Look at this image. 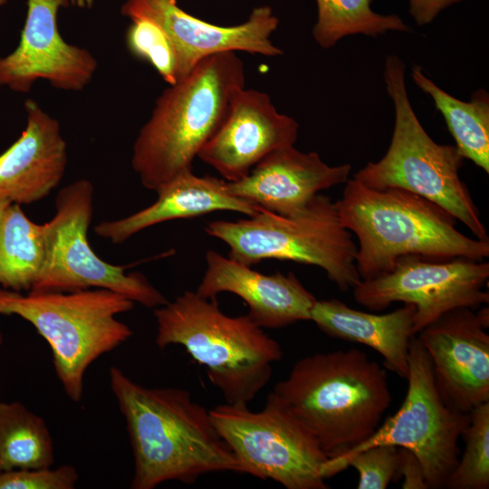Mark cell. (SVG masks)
Masks as SVG:
<instances>
[{
	"instance_id": "1",
	"label": "cell",
	"mask_w": 489,
	"mask_h": 489,
	"mask_svg": "<svg viewBox=\"0 0 489 489\" xmlns=\"http://www.w3.org/2000/svg\"><path fill=\"white\" fill-rule=\"evenodd\" d=\"M109 377L132 448L130 488L153 489L168 481L193 484L209 473L244 474L210 411L188 390L147 388L117 367H110Z\"/></svg>"
},
{
	"instance_id": "2",
	"label": "cell",
	"mask_w": 489,
	"mask_h": 489,
	"mask_svg": "<svg viewBox=\"0 0 489 489\" xmlns=\"http://www.w3.org/2000/svg\"><path fill=\"white\" fill-rule=\"evenodd\" d=\"M271 393L328 460L371 436L392 400L386 369L357 349L300 359Z\"/></svg>"
},
{
	"instance_id": "3",
	"label": "cell",
	"mask_w": 489,
	"mask_h": 489,
	"mask_svg": "<svg viewBox=\"0 0 489 489\" xmlns=\"http://www.w3.org/2000/svg\"><path fill=\"white\" fill-rule=\"evenodd\" d=\"M245 72L235 52L208 56L156 101L132 149L131 166L144 187L157 191L192 162L225 120Z\"/></svg>"
},
{
	"instance_id": "4",
	"label": "cell",
	"mask_w": 489,
	"mask_h": 489,
	"mask_svg": "<svg viewBox=\"0 0 489 489\" xmlns=\"http://www.w3.org/2000/svg\"><path fill=\"white\" fill-rule=\"evenodd\" d=\"M345 184L335 203L342 225L358 238L356 266L362 281L388 273L408 254L478 261L489 256V241L463 235L456 218L437 204L398 187L375 189L355 178Z\"/></svg>"
},
{
	"instance_id": "5",
	"label": "cell",
	"mask_w": 489,
	"mask_h": 489,
	"mask_svg": "<svg viewBox=\"0 0 489 489\" xmlns=\"http://www.w3.org/2000/svg\"><path fill=\"white\" fill-rule=\"evenodd\" d=\"M159 349L180 345L200 365L227 404H248L268 384L280 344L248 315L228 316L216 298L185 291L154 309Z\"/></svg>"
},
{
	"instance_id": "6",
	"label": "cell",
	"mask_w": 489,
	"mask_h": 489,
	"mask_svg": "<svg viewBox=\"0 0 489 489\" xmlns=\"http://www.w3.org/2000/svg\"><path fill=\"white\" fill-rule=\"evenodd\" d=\"M405 63L395 54L386 58L384 81L395 109L390 145L384 157L369 162L353 178L375 189L398 187L445 208L475 238L489 241L470 191L460 178L464 158L455 146L435 142L426 132L410 103Z\"/></svg>"
},
{
	"instance_id": "7",
	"label": "cell",
	"mask_w": 489,
	"mask_h": 489,
	"mask_svg": "<svg viewBox=\"0 0 489 489\" xmlns=\"http://www.w3.org/2000/svg\"><path fill=\"white\" fill-rule=\"evenodd\" d=\"M134 303L103 288L25 295L0 288V314L27 321L48 342L56 376L74 402L82 398L88 368L132 336L116 316L131 311Z\"/></svg>"
},
{
	"instance_id": "8",
	"label": "cell",
	"mask_w": 489,
	"mask_h": 489,
	"mask_svg": "<svg viewBox=\"0 0 489 489\" xmlns=\"http://www.w3.org/2000/svg\"><path fill=\"white\" fill-rule=\"evenodd\" d=\"M205 231L228 246L229 258L247 266L269 259L315 265L341 292L361 281L351 233L342 225L336 203L321 194L293 216L262 208L248 218L212 221Z\"/></svg>"
},
{
	"instance_id": "9",
	"label": "cell",
	"mask_w": 489,
	"mask_h": 489,
	"mask_svg": "<svg viewBox=\"0 0 489 489\" xmlns=\"http://www.w3.org/2000/svg\"><path fill=\"white\" fill-rule=\"evenodd\" d=\"M408 390L399 409L368 439L321 469L329 479L347 468L359 452L378 445L412 451L419 459L428 488H446L459 459L458 441L468 426L469 414L447 407L435 384L430 357L417 336L409 345Z\"/></svg>"
},
{
	"instance_id": "10",
	"label": "cell",
	"mask_w": 489,
	"mask_h": 489,
	"mask_svg": "<svg viewBox=\"0 0 489 489\" xmlns=\"http://www.w3.org/2000/svg\"><path fill=\"white\" fill-rule=\"evenodd\" d=\"M210 415L244 474L277 482L286 489H327L328 461L315 437L269 393L264 408L223 404Z\"/></svg>"
},
{
	"instance_id": "11",
	"label": "cell",
	"mask_w": 489,
	"mask_h": 489,
	"mask_svg": "<svg viewBox=\"0 0 489 489\" xmlns=\"http://www.w3.org/2000/svg\"><path fill=\"white\" fill-rule=\"evenodd\" d=\"M94 188L78 179L56 196V213L44 223L46 258L29 292H74L103 288L120 293L147 308L166 304V297L140 273H127L126 266L110 264L92 250L88 230L93 213Z\"/></svg>"
},
{
	"instance_id": "12",
	"label": "cell",
	"mask_w": 489,
	"mask_h": 489,
	"mask_svg": "<svg viewBox=\"0 0 489 489\" xmlns=\"http://www.w3.org/2000/svg\"><path fill=\"white\" fill-rule=\"evenodd\" d=\"M488 279L489 264L484 260L408 254L398 258L388 273L361 280L352 291L359 304L374 312L396 302L415 305L417 335L451 310L488 304Z\"/></svg>"
},
{
	"instance_id": "13",
	"label": "cell",
	"mask_w": 489,
	"mask_h": 489,
	"mask_svg": "<svg viewBox=\"0 0 489 489\" xmlns=\"http://www.w3.org/2000/svg\"><path fill=\"white\" fill-rule=\"evenodd\" d=\"M489 310L461 307L426 326L418 338L433 367L436 387L450 408L469 414L489 402Z\"/></svg>"
},
{
	"instance_id": "14",
	"label": "cell",
	"mask_w": 489,
	"mask_h": 489,
	"mask_svg": "<svg viewBox=\"0 0 489 489\" xmlns=\"http://www.w3.org/2000/svg\"><path fill=\"white\" fill-rule=\"evenodd\" d=\"M70 0H27V14L15 50L0 58V86L28 92L39 79L62 90L80 91L90 82L98 62L85 48L62 37L57 23Z\"/></svg>"
},
{
	"instance_id": "15",
	"label": "cell",
	"mask_w": 489,
	"mask_h": 489,
	"mask_svg": "<svg viewBox=\"0 0 489 489\" xmlns=\"http://www.w3.org/2000/svg\"><path fill=\"white\" fill-rule=\"evenodd\" d=\"M120 13L129 19L147 17L164 30L176 49L180 79L201 60L219 53L283 54L271 39L279 19L268 5L254 8L244 22L228 26L196 17L180 8L176 0H127Z\"/></svg>"
},
{
	"instance_id": "16",
	"label": "cell",
	"mask_w": 489,
	"mask_h": 489,
	"mask_svg": "<svg viewBox=\"0 0 489 489\" xmlns=\"http://www.w3.org/2000/svg\"><path fill=\"white\" fill-rule=\"evenodd\" d=\"M298 130L297 121L280 113L267 93L244 87L197 158L225 181L235 182L270 153L294 145Z\"/></svg>"
},
{
	"instance_id": "17",
	"label": "cell",
	"mask_w": 489,
	"mask_h": 489,
	"mask_svg": "<svg viewBox=\"0 0 489 489\" xmlns=\"http://www.w3.org/2000/svg\"><path fill=\"white\" fill-rule=\"evenodd\" d=\"M350 171V164L329 166L317 152H302L292 145L270 153L245 177L226 181V187L235 197L290 216L321 190L345 184Z\"/></svg>"
},
{
	"instance_id": "18",
	"label": "cell",
	"mask_w": 489,
	"mask_h": 489,
	"mask_svg": "<svg viewBox=\"0 0 489 489\" xmlns=\"http://www.w3.org/2000/svg\"><path fill=\"white\" fill-rule=\"evenodd\" d=\"M206 269L196 292L216 298L231 292L244 301L248 317L259 327L278 329L310 321L315 296L289 272L264 274L214 250L206 253Z\"/></svg>"
},
{
	"instance_id": "19",
	"label": "cell",
	"mask_w": 489,
	"mask_h": 489,
	"mask_svg": "<svg viewBox=\"0 0 489 489\" xmlns=\"http://www.w3.org/2000/svg\"><path fill=\"white\" fill-rule=\"evenodd\" d=\"M25 129L0 155V201L29 205L49 196L67 166V145L59 121L34 100L24 103Z\"/></svg>"
},
{
	"instance_id": "20",
	"label": "cell",
	"mask_w": 489,
	"mask_h": 489,
	"mask_svg": "<svg viewBox=\"0 0 489 489\" xmlns=\"http://www.w3.org/2000/svg\"><path fill=\"white\" fill-rule=\"evenodd\" d=\"M157 200L132 215L117 220L102 221L94 233L114 244H120L137 233L155 225L175 219L202 216L215 211H233L247 216L262 208L231 195L225 179L192 170L184 172L160 187Z\"/></svg>"
},
{
	"instance_id": "21",
	"label": "cell",
	"mask_w": 489,
	"mask_h": 489,
	"mask_svg": "<svg viewBox=\"0 0 489 489\" xmlns=\"http://www.w3.org/2000/svg\"><path fill=\"white\" fill-rule=\"evenodd\" d=\"M416 307L404 303L385 314L355 310L337 299L316 300L310 321L325 334L364 344L380 354L386 367L403 379L409 371Z\"/></svg>"
},
{
	"instance_id": "22",
	"label": "cell",
	"mask_w": 489,
	"mask_h": 489,
	"mask_svg": "<svg viewBox=\"0 0 489 489\" xmlns=\"http://www.w3.org/2000/svg\"><path fill=\"white\" fill-rule=\"evenodd\" d=\"M411 77L416 85L433 100L443 115L455 147L464 158L489 172V95L484 90L473 92L469 101H460L439 88L422 67L414 65Z\"/></svg>"
},
{
	"instance_id": "23",
	"label": "cell",
	"mask_w": 489,
	"mask_h": 489,
	"mask_svg": "<svg viewBox=\"0 0 489 489\" xmlns=\"http://www.w3.org/2000/svg\"><path fill=\"white\" fill-rule=\"evenodd\" d=\"M44 224L32 221L20 205L10 204L0 223V285L29 292L38 280L46 258Z\"/></svg>"
},
{
	"instance_id": "24",
	"label": "cell",
	"mask_w": 489,
	"mask_h": 489,
	"mask_svg": "<svg viewBox=\"0 0 489 489\" xmlns=\"http://www.w3.org/2000/svg\"><path fill=\"white\" fill-rule=\"evenodd\" d=\"M53 462V440L44 419L20 402H0V473L50 467Z\"/></svg>"
},
{
	"instance_id": "25",
	"label": "cell",
	"mask_w": 489,
	"mask_h": 489,
	"mask_svg": "<svg viewBox=\"0 0 489 489\" xmlns=\"http://www.w3.org/2000/svg\"><path fill=\"white\" fill-rule=\"evenodd\" d=\"M317 20L312 34L323 49L342 38L364 34L377 37L388 31L408 33L410 28L397 14H382L371 8L372 0H315Z\"/></svg>"
},
{
	"instance_id": "26",
	"label": "cell",
	"mask_w": 489,
	"mask_h": 489,
	"mask_svg": "<svg viewBox=\"0 0 489 489\" xmlns=\"http://www.w3.org/2000/svg\"><path fill=\"white\" fill-rule=\"evenodd\" d=\"M463 436L465 448L450 475L446 488H489V402L469 412V423Z\"/></svg>"
},
{
	"instance_id": "27",
	"label": "cell",
	"mask_w": 489,
	"mask_h": 489,
	"mask_svg": "<svg viewBox=\"0 0 489 489\" xmlns=\"http://www.w3.org/2000/svg\"><path fill=\"white\" fill-rule=\"evenodd\" d=\"M126 31V45L135 57L150 63L169 85L180 80L176 49L164 32L153 20L144 16L130 18Z\"/></svg>"
},
{
	"instance_id": "28",
	"label": "cell",
	"mask_w": 489,
	"mask_h": 489,
	"mask_svg": "<svg viewBox=\"0 0 489 489\" xmlns=\"http://www.w3.org/2000/svg\"><path fill=\"white\" fill-rule=\"evenodd\" d=\"M349 466L359 474L358 489H386L391 481L398 477V446H370L353 455L347 463V468Z\"/></svg>"
},
{
	"instance_id": "29",
	"label": "cell",
	"mask_w": 489,
	"mask_h": 489,
	"mask_svg": "<svg viewBox=\"0 0 489 489\" xmlns=\"http://www.w3.org/2000/svg\"><path fill=\"white\" fill-rule=\"evenodd\" d=\"M78 480V471L71 465L16 469L0 473V489H73Z\"/></svg>"
},
{
	"instance_id": "30",
	"label": "cell",
	"mask_w": 489,
	"mask_h": 489,
	"mask_svg": "<svg viewBox=\"0 0 489 489\" xmlns=\"http://www.w3.org/2000/svg\"><path fill=\"white\" fill-rule=\"evenodd\" d=\"M398 477H403V489H427L423 466L416 455L405 448L398 447Z\"/></svg>"
},
{
	"instance_id": "31",
	"label": "cell",
	"mask_w": 489,
	"mask_h": 489,
	"mask_svg": "<svg viewBox=\"0 0 489 489\" xmlns=\"http://www.w3.org/2000/svg\"><path fill=\"white\" fill-rule=\"evenodd\" d=\"M409 14L418 26L431 24L447 7L462 0H408Z\"/></svg>"
},
{
	"instance_id": "32",
	"label": "cell",
	"mask_w": 489,
	"mask_h": 489,
	"mask_svg": "<svg viewBox=\"0 0 489 489\" xmlns=\"http://www.w3.org/2000/svg\"><path fill=\"white\" fill-rule=\"evenodd\" d=\"M70 4L77 5L81 8H90L92 6L93 0H70Z\"/></svg>"
},
{
	"instance_id": "33",
	"label": "cell",
	"mask_w": 489,
	"mask_h": 489,
	"mask_svg": "<svg viewBox=\"0 0 489 489\" xmlns=\"http://www.w3.org/2000/svg\"><path fill=\"white\" fill-rule=\"evenodd\" d=\"M10 205V203L5 201H0V223L2 221L3 216L5 214V211L6 207Z\"/></svg>"
},
{
	"instance_id": "34",
	"label": "cell",
	"mask_w": 489,
	"mask_h": 489,
	"mask_svg": "<svg viewBox=\"0 0 489 489\" xmlns=\"http://www.w3.org/2000/svg\"><path fill=\"white\" fill-rule=\"evenodd\" d=\"M7 0H0V6L4 5Z\"/></svg>"
},
{
	"instance_id": "35",
	"label": "cell",
	"mask_w": 489,
	"mask_h": 489,
	"mask_svg": "<svg viewBox=\"0 0 489 489\" xmlns=\"http://www.w3.org/2000/svg\"><path fill=\"white\" fill-rule=\"evenodd\" d=\"M2 343H3V335H2V333L0 331V346L2 345Z\"/></svg>"
}]
</instances>
